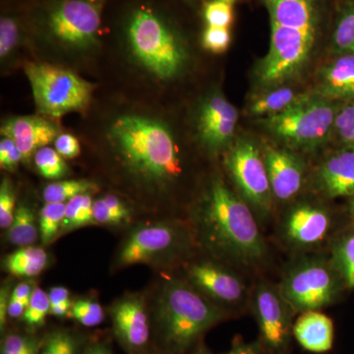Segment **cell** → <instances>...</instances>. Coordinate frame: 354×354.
<instances>
[{
	"label": "cell",
	"instance_id": "13",
	"mask_svg": "<svg viewBox=\"0 0 354 354\" xmlns=\"http://www.w3.org/2000/svg\"><path fill=\"white\" fill-rule=\"evenodd\" d=\"M239 120L237 109L221 95L203 102L199 114V133L204 145L218 152L232 143Z\"/></svg>",
	"mask_w": 354,
	"mask_h": 354
},
{
	"label": "cell",
	"instance_id": "22",
	"mask_svg": "<svg viewBox=\"0 0 354 354\" xmlns=\"http://www.w3.org/2000/svg\"><path fill=\"white\" fill-rule=\"evenodd\" d=\"M292 333L298 344L309 353H326L334 346V322L319 310L302 312L293 323Z\"/></svg>",
	"mask_w": 354,
	"mask_h": 354
},
{
	"label": "cell",
	"instance_id": "47",
	"mask_svg": "<svg viewBox=\"0 0 354 354\" xmlns=\"http://www.w3.org/2000/svg\"><path fill=\"white\" fill-rule=\"evenodd\" d=\"M48 298H50V306L71 301L69 290L62 286H55V288H51L48 292Z\"/></svg>",
	"mask_w": 354,
	"mask_h": 354
},
{
	"label": "cell",
	"instance_id": "14",
	"mask_svg": "<svg viewBox=\"0 0 354 354\" xmlns=\"http://www.w3.org/2000/svg\"><path fill=\"white\" fill-rule=\"evenodd\" d=\"M332 225L329 212L312 204L293 207L283 223L288 242L298 247H312L327 237Z\"/></svg>",
	"mask_w": 354,
	"mask_h": 354
},
{
	"label": "cell",
	"instance_id": "10",
	"mask_svg": "<svg viewBox=\"0 0 354 354\" xmlns=\"http://www.w3.org/2000/svg\"><path fill=\"white\" fill-rule=\"evenodd\" d=\"M225 165L243 200L263 216L272 209V192L265 158L249 139H239L230 148Z\"/></svg>",
	"mask_w": 354,
	"mask_h": 354
},
{
	"label": "cell",
	"instance_id": "38",
	"mask_svg": "<svg viewBox=\"0 0 354 354\" xmlns=\"http://www.w3.org/2000/svg\"><path fill=\"white\" fill-rule=\"evenodd\" d=\"M15 200L12 183L9 179H3L0 186V227L3 230L10 227L15 216Z\"/></svg>",
	"mask_w": 354,
	"mask_h": 354
},
{
	"label": "cell",
	"instance_id": "32",
	"mask_svg": "<svg viewBox=\"0 0 354 354\" xmlns=\"http://www.w3.org/2000/svg\"><path fill=\"white\" fill-rule=\"evenodd\" d=\"M333 135L344 148L354 150V102H346L339 108Z\"/></svg>",
	"mask_w": 354,
	"mask_h": 354
},
{
	"label": "cell",
	"instance_id": "52",
	"mask_svg": "<svg viewBox=\"0 0 354 354\" xmlns=\"http://www.w3.org/2000/svg\"><path fill=\"white\" fill-rule=\"evenodd\" d=\"M83 354H101V344H94L92 346H88L84 351Z\"/></svg>",
	"mask_w": 354,
	"mask_h": 354
},
{
	"label": "cell",
	"instance_id": "17",
	"mask_svg": "<svg viewBox=\"0 0 354 354\" xmlns=\"http://www.w3.org/2000/svg\"><path fill=\"white\" fill-rule=\"evenodd\" d=\"M189 278L198 290L223 304H239L245 295L243 281L234 272L213 263L193 265Z\"/></svg>",
	"mask_w": 354,
	"mask_h": 354
},
{
	"label": "cell",
	"instance_id": "55",
	"mask_svg": "<svg viewBox=\"0 0 354 354\" xmlns=\"http://www.w3.org/2000/svg\"><path fill=\"white\" fill-rule=\"evenodd\" d=\"M349 214H351V216H353V218H354V194L353 196H351V200H349Z\"/></svg>",
	"mask_w": 354,
	"mask_h": 354
},
{
	"label": "cell",
	"instance_id": "12",
	"mask_svg": "<svg viewBox=\"0 0 354 354\" xmlns=\"http://www.w3.org/2000/svg\"><path fill=\"white\" fill-rule=\"evenodd\" d=\"M183 242V235L176 227L155 223L136 228L125 241L118 254V264L125 267L146 263L174 252Z\"/></svg>",
	"mask_w": 354,
	"mask_h": 354
},
{
	"label": "cell",
	"instance_id": "31",
	"mask_svg": "<svg viewBox=\"0 0 354 354\" xmlns=\"http://www.w3.org/2000/svg\"><path fill=\"white\" fill-rule=\"evenodd\" d=\"M35 164L39 174L48 179L62 178L68 171L64 157L50 147H44L35 153Z\"/></svg>",
	"mask_w": 354,
	"mask_h": 354
},
{
	"label": "cell",
	"instance_id": "46",
	"mask_svg": "<svg viewBox=\"0 0 354 354\" xmlns=\"http://www.w3.org/2000/svg\"><path fill=\"white\" fill-rule=\"evenodd\" d=\"M102 199L104 200V203L108 205L109 208L115 212L123 221H128L130 216L129 209H127V207L125 206L118 197L114 196V195L109 194L102 197Z\"/></svg>",
	"mask_w": 354,
	"mask_h": 354
},
{
	"label": "cell",
	"instance_id": "23",
	"mask_svg": "<svg viewBox=\"0 0 354 354\" xmlns=\"http://www.w3.org/2000/svg\"><path fill=\"white\" fill-rule=\"evenodd\" d=\"M307 95L306 93L297 92L288 87L269 88L268 92L254 100L249 111L253 115L263 118L274 115L290 109L302 101Z\"/></svg>",
	"mask_w": 354,
	"mask_h": 354
},
{
	"label": "cell",
	"instance_id": "42",
	"mask_svg": "<svg viewBox=\"0 0 354 354\" xmlns=\"http://www.w3.org/2000/svg\"><path fill=\"white\" fill-rule=\"evenodd\" d=\"M94 218L95 223L102 225H115L124 221L102 199L94 201Z\"/></svg>",
	"mask_w": 354,
	"mask_h": 354
},
{
	"label": "cell",
	"instance_id": "1",
	"mask_svg": "<svg viewBox=\"0 0 354 354\" xmlns=\"http://www.w3.org/2000/svg\"><path fill=\"white\" fill-rule=\"evenodd\" d=\"M196 221L205 245L218 257L245 266L265 260L267 244L252 211L221 179L212 183Z\"/></svg>",
	"mask_w": 354,
	"mask_h": 354
},
{
	"label": "cell",
	"instance_id": "9",
	"mask_svg": "<svg viewBox=\"0 0 354 354\" xmlns=\"http://www.w3.org/2000/svg\"><path fill=\"white\" fill-rule=\"evenodd\" d=\"M101 14L102 4L97 0H53L41 23L51 39L83 50L97 43Z\"/></svg>",
	"mask_w": 354,
	"mask_h": 354
},
{
	"label": "cell",
	"instance_id": "53",
	"mask_svg": "<svg viewBox=\"0 0 354 354\" xmlns=\"http://www.w3.org/2000/svg\"><path fill=\"white\" fill-rule=\"evenodd\" d=\"M193 354H212L211 351H209V348L205 346L204 344L200 342L198 344L196 348H195L194 353Z\"/></svg>",
	"mask_w": 354,
	"mask_h": 354
},
{
	"label": "cell",
	"instance_id": "21",
	"mask_svg": "<svg viewBox=\"0 0 354 354\" xmlns=\"http://www.w3.org/2000/svg\"><path fill=\"white\" fill-rule=\"evenodd\" d=\"M319 187L326 196L339 198L354 194V150L344 149L330 156L318 171Z\"/></svg>",
	"mask_w": 354,
	"mask_h": 354
},
{
	"label": "cell",
	"instance_id": "4",
	"mask_svg": "<svg viewBox=\"0 0 354 354\" xmlns=\"http://www.w3.org/2000/svg\"><path fill=\"white\" fill-rule=\"evenodd\" d=\"M127 36L137 59L158 78H174L183 69L185 48L162 14L148 7L135 9L127 19Z\"/></svg>",
	"mask_w": 354,
	"mask_h": 354
},
{
	"label": "cell",
	"instance_id": "57",
	"mask_svg": "<svg viewBox=\"0 0 354 354\" xmlns=\"http://www.w3.org/2000/svg\"><path fill=\"white\" fill-rule=\"evenodd\" d=\"M39 353V351H38ZM38 353H25V354H38ZM0 354H12V353H4V351H1V353Z\"/></svg>",
	"mask_w": 354,
	"mask_h": 354
},
{
	"label": "cell",
	"instance_id": "30",
	"mask_svg": "<svg viewBox=\"0 0 354 354\" xmlns=\"http://www.w3.org/2000/svg\"><path fill=\"white\" fill-rule=\"evenodd\" d=\"M38 354H83L81 342L73 333L66 330L51 332L41 341Z\"/></svg>",
	"mask_w": 354,
	"mask_h": 354
},
{
	"label": "cell",
	"instance_id": "51",
	"mask_svg": "<svg viewBox=\"0 0 354 354\" xmlns=\"http://www.w3.org/2000/svg\"><path fill=\"white\" fill-rule=\"evenodd\" d=\"M72 304L73 302H64V304H59L57 305H51L50 314V315L55 317H64L67 314H70V310H71Z\"/></svg>",
	"mask_w": 354,
	"mask_h": 354
},
{
	"label": "cell",
	"instance_id": "49",
	"mask_svg": "<svg viewBox=\"0 0 354 354\" xmlns=\"http://www.w3.org/2000/svg\"><path fill=\"white\" fill-rule=\"evenodd\" d=\"M28 305H29V302L20 301V300L11 299L10 298L8 310H7L9 318L17 319L23 317Z\"/></svg>",
	"mask_w": 354,
	"mask_h": 354
},
{
	"label": "cell",
	"instance_id": "5",
	"mask_svg": "<svg viewBox=\"0 0 354 354\" xmlns=\"http://www.w3.org/2000/svg\"><path fill=\"white\" fill-rule=\"evenodd\" d=\"M339 108L335 102L314 93L283 113L262 118L261 124L290 148L314 149L333 135Z\"/></svg>",
	"mask_w": 354,
	"mask_h": 354
},
{
	"label": "cell",
	"instance_id": "54",
	"mask_svg": "<svg viewBox=\"0 0 354 354\" xmlns=\"http://www.w3.org/2000/svg\"><path fill=\"white\" fill-rule=\"evenodd\" d=\"M101 354H113L111 348H109L108 344H101Z\"/></svg>",
	"mask_w": 354,
	"mask_h": 354
},
{
	"label": "cell",
	"instance_id": "39",
	"mask_svg": "<svg viewBox=\"0 0 354 354\" xmlns=\"http://www.w3.org/2000/svg\"><path fill=\"white\" fill-rule=\"evenodd\" d=\"M41 342L37 337L20 334H10L4 337L1 351L12 354L38 353Z\"/></svg>",
	"mask_w": 354,
	"mask_h": 354
},
{
	"label": "cell",
	"instance_id": "6",
	"mask_svg": "<svg viewBox=\"0 0 354 354\" xmlns=\"http://www.w3.org/2000/svg\"><path fill=\"white\" fill-rule=\"evenodd\" d=\"M35 102L39 113L62 118L83 111L92 99L93 85L69 70L46 64L26 65Z\"/></svg>",
	"mask_w": 354,
	"mask_h": 354
},
{
	"label": "cell",
	"instance_id": "45",
	"mask_svg": "<svg viewBox=\"0 0 354 354\" xmlns=\"http://www.w3.org/2000/svg\"><path fill=\"white\" fill-rule=\"evenodd\" d=\"M225 354H261L259 342H247L241 337H236Z\"/></svg>",
	"mask_w": 354,
	"mask_h": 354
},
{
	"label": "cell",
	"instance_id": "33",
	"mask_svg": "<svg viewBox=\"0 0 354 354\" xmlns=\"http://www.w3.org/2000/svg\"><path fill=\"white\" fill-rule=\"evenodd\" d=\"M50 302L48 293L44 292L41 288H35L29 305L26 309L22 318L30 327L36 328L43 326L46 317L50 314Z\"/></svg>",
	"mask_w": 354,
	"mask_h": 354
},
{
	"label": "cell",
	"instance_id": "50",
	"mask_svg": "<svg viewBox=\"0 0 354 354\" xmlns=\"http://www.w3.org/2000/svg\"><path fill=\"white\" fill-rule=\"evenodd\" d=\"M9 300L10 297L8 295V290L6 288H2L1 295H0V327L3 330L6 324V318L8 317L7 310H8Z\"/></svg>",
	"mask_w": 354,
	"mask_h": 354
},
{
	"label": "cell",
	"instance_id": "26",
	"mask_svg": "<svg viewBox=\"0 0 354 354\" xmlns=\"http://www.w3.org/2000/svg\"><path fill=\"white\" fill-rule=\"evenodd\" d=\"M333 46L339 55H354V0L342 6L333 34Z\"/></svg>",
	"mask_w": 354,
	"mask_h": 354
},
{
	"label": "cell",
	"instance_id": "18",
	"mask_svg": "<svg viewBox=\"0 0 354 354\" xmlns=\"http://www.w3.org/2000/svg\"><path fill=\"white\" fill-rule=\"evenodd\" d=\"M2 135L15 142L23 160H31L39 149L55 141L58 129L53 123L38 116H19L7 120L1 127Z\"/></svg>",
	"mask_w": 354,
	"mask_h": 354
},
{
	"label": "cell",
	"instance_id": "3",
	"mask_svg": "<svg viewBox=\"0 0 354 354\" xmlns=\"http://www.w3.org/2000/svg\"><path fill=\"white\" fill-rule=\"evenodd\" d=\"M225 317V312L201 293L180 281H171L158 298V341L167 354H183Z\"/></svg>",
	"mask_w": 354,
	"mask_h": 354
},
{
	"label": "cell",
	"instance_id": "16",
	"mask_svg": "<svg viewBox=\"0 0 354 354\" xmlns=\"http://www.w3.org/2000/svg\"><path fill=\"white\" fill-rule=\"evenodd\" d=\"M272 196L288 201L299 192L304 179V164L290 151L267 148L265 155Z\"/></svg>",
	"mask_w": 354,
	"mask_h": 354
},
{
	"label": "cell",
	"instance_id": "48",
	"mask_svg": "<svg viewBox=\"0 0 354 354\" xmlns=\"http://www.w3.org/2000/svg\"><path fill=\"white\" fill-rule=\"evenodd\" d=\"M32 290H34V288H32V286L30 283H19V285L14 288L10 298L11 299L20 300V301L30 302Z\"/></svg>",
	"mask_w": 354,
	"mask_h": 354
},
{
	"label": "cell",
	"instance_id": "41",
	"mask_svg": "<svg viewBox=\"0 0 354 354\" xmlns=\"http://www.w3.org/2000/svg\"><path fill=\"white\" fill-rule=\"evenodd\" d=\"M55 150L62 157L74 158L78 157L81 152L80 144L73 135L64 133L58 135L55 141Z\"/></svg>",
	"mask_w": 354,
	"mask_h": 354
},
{
	"label": "cell",
	"instance_id": "8",
	"mask_svg": "<svg viewBox=\"0 0 354 354\" xmlns=\"http://www.w3.org/2000/svg\"><path fill=\"white\" fill-rule=\"evenodd\" d=\"M318 32L271 25L269 50L257 68L261 87L272 88L297 75L309 62Z\"/></svg>",
	"mask_w": 354,
	"mask_h": 354
},
{
	"label": "cell",
	"instance_id": "43",
	"mask_svg": "<svg viewBox=\"0 0 354 354\" xmlns=\"http://www.w3.org/2000/svg\"><path fill=\"white\" fill-rule=\"evenodd\" d=\"M94 223H95L94 218V201H93L91 195L87 193V194L84 195L82 205H81L80 209H79L75 225H74V230Z\"/></svg>",
	"mask_w": 354,
	"mask_h": 354
},
{
	"label": "cell",
	"instance_id": "56",
	"mask_svg": "<svg viewBox=\"0 0 354 354\" xmlns=\"http://www.w3.org/2000/svg\"><path fill=\"white\" fill-rule=\"evenodd\" d=\"M221 1H225V2H227V3H230V4H232V6H234V4L235 3V1H236V0H221Z\"/></svg>",
	"mask_w": 354,
	"mask_h": 354
},
{
	"label": "cell",
	"instance_id": "36",
	"mask_svg": "<svg viewBox=\"0 0 354 354\" xmlns=\"http://www.w3.org/2000/svg\"><path fill=\"white\" fill-rule=\"evenodd\" d=\"M20 27L13 16H2L0 20V57H6L17 46Z\"/></svg>",
	"mask_w": 354,
	"mask_h": 354
},
{
	"label": "cell",
	"instance_id": "40",
	"mask_svg": "<svg viewBox=\"0 0 354 354\" xmlns=\"http://www.w3.org/2000/svg\"><path fill=\"white\" fill-rule=\"evenodd\" d=\"M23 160L22 153L10 138L4 137L0 142V165L2 169L13 171Z\"/></svg>",
	"mask_w": 354,
	"mask_h": 354
},
{
	"label": "cell",
	"instance_id": "15",
	"mask_svg": "<svg viewBox=\"0 0 354 354\" xmlns=\"http://www.w3.org/2000/svg\"><path fill=\"white\" fill-rule=\"evenodd\" d=\"M114 334L131 353L141 351L148 344L150 326L145 305L138 297H128L111 308Z\"/></svg>",
	"mask_w": 354,
	"mask_h": 354
},
{
	"label": "cell",
	"instance_id": "27",
	"mask_svg": "<svg viewBox=\"0 0 354 354\" xmlns=\"http://www.w3.org/2000/svg\"><path fill=\"white\" fill-rule=\"evenodd\" d=\"M333 265L342 283L354 290V232L344 235L333 248Z\"/></svg>",
	"mask_w": 354,
	"mask_h": 354
},
{
	"label": "cell",
	"instance_id": "24",
	"mask_svg": "<svg viewBox=\"0 0 354 354\" xmlns=\"http://www.w3.org/2000/svg\"><path fill=\"white\" fill-rule=\"evenodd\" d=\"M48 261V254L43 248L20 247L15 252L7 256L3 261V267L13 276L32 278L46 269Z\"/></svg>",
	"mask_w": 354,
	"mask_h": 354
},
{
	"label": "cell",
	"instance_id": "11",
	"mask_svg": "<svg viewBox=\"0 0 354 354\" xmlns=\"http://www.w3.org/2000/svg\"><path fill=\"white\" fill-rule=\"evenodd\" d=\"M254 315L259 330L261 354H288L293 337L295 312L278 288L262 283L254 292Z\"/></svg>",
	"mask_w": 354,
	"mask_h": 354
},
{
	"label": "cell",
	"instance_id": "29",
	"mask_svg": "<svg viewBox=\"0 0 354 354\" xmlns=\"http://www.w3.org/2000/svg\"><path fill=\"white\" fill-rule=\"evenodd\" d=\"M66 203H50L39 212V236L44 245L50 243L62 227Z\"/></svg>",
	"mask_w": 354,
	"mask_h": 354
},
{
	"label": "cell",
	"instance_id": "19",
	"mask_svg": "<svg viewBox=\"0 0 354 354\" xmlns=\"http://www.w3.org/2000/svg\"><path fill=\"white\" fill-rule=\"evenodd\" d=\"M264 2L271 25L318 32L320 24L318 0H264Z\"/></svg>",
	"mask_w": 354,
	"mask_h": 354
},
{
	"label": "cell",
	"instance_id": "2",
	"mask_svg": "<svg viewBox=\"0 0 354 354\" xmlns=\"http://www.w3.org/2000/svg\"><path fill=\"white\" fill-rule=\"evenodd\" d=\"M111 138L128 169L144 180L165 183L181 172L180 158L171 131L160 121L139 115L118 118Z\"/></svg>",
	"mask_w": 354,
	"mask_h": 354
},
{
	"label": "cell",
	"instance_id": "37",
	"mask_svg": "<svg viewBox=\"0 0 354 354\" xmlns=\"http://www.w3.org/2000/svg\"><path fill=\"white\" fill-rule=\"evenodd\" d=\"M232 43V34L227 28L207 26L202 35V44L205 50L221 55L225 53Z\"/></svg>",
	"mask_w": 354,
	"mask_h": 354
},
{
	"label": "cell",
	"instance_id": "44",
	"mask_svg": "<svg viewBox=\"0 0 354 354\" xmlns=\"http://www.w3.org/2000/svg\"><path fill=\"white\" fill-rule=\"evenodd\" d=\"M87 194V193H86ZM84 195H78V196L72 198L66 203V208H65V216L64 223H62V230L65 232L74 230V225L77 216H78L79 209H80L81 205H82Z\"/></svg>",
	"mask_w": 354,
	"mask_h": 354
},
{
	"label": "cell",
	"instance_id": "20",
	"mask_svg": "<svg viewBox=\"0 0 354 354\" xmlns=\"http://www.w3.org/2000/svg\"><path fill=\"white\" fill-rule=\"evenodd\" d=\"M315 94L332 102H354V55H339L321 69Z\"/></svg>",
	"mask_w": 354,
	"mask_h": 354
},
{
	"label": "cell",
	"instance_id": "7",
	"mask_svg": "<svg viewBox=\"0 0 354 354\" xmlns=\"http://www.w3.org/2000/svg\"><path fill=\"white\" fill-rule=\"evenodd\" d=\"M342 281L334 265L310 259L295 266L279 290L292 311L302 313L332 304L341 290Z\"/></svg>",
	"mask_w": 354,
	"mask_h": 354
},
{
	"label": "cell",
	"instance_id": "28",
	"mask_svg": "<svg viewBox=\"0 0 354 354\" xmlns=\"http://www.w3.org/2000/svg\"><path fill=\"white\" fill-rule=\"evenodd\" d=\"M95 185L90 181L82 179L58 181L48 184L44 188L43 197L46 204L50 203H67L78 195L86 194L94 190Z\"/></svg>",
	"mask_w": 354,
	"mask_h": 354
},
{
	"label": "cell",
	"instance_id": "25",
	"mask_svg": "<svg viewBox=\"0 0 354 354\" xmlns=\"http://www.w3.org/2000/svg\"><path fill=\"white\" fill-rule=\"evenodd\" d=\"M39 234V227L37 225L34 212L25 205L18 207L12 223L7 228V239L14 245L32 246L38 239Z\"/></svg>",
	"mask_w": 354,
	"mask_h": 354
},
{
	"label": "cell",
	"instance_id": "35",
	"mask_svg": "<svg viewBox=\"0 0 354 354\" xmlns=\"http://www.w3.org/2000/svg\"><path fill=\"white\" fill-rule=\"evenodd\" d=\"M204 19L209 27L227 28L234 23V13L232 4L221 0H212L204 6Z\"/></svg>",
	"mask_w": 354,
	"mask_h": 354
},
{
	"label": "cell",
	"instance_id": "34",
	"mask_svg": "<svg viewBox=\"0 0 354 354\" xmlns=\"http://www.w3.org/2000/svg\"><path fill=\"white\" fill-rule=\"evenodd\" d=\"M70 316L85 327H95L102 323L104 312L102 305L91 299H79L73 302Z\"/></svg>",
	"mask_w": 354,
	"mask_h": 354
}]
</instances>
